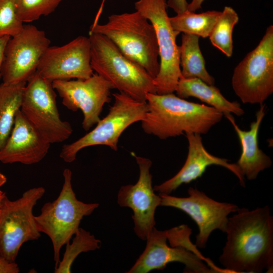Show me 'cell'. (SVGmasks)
<instances>
[{
    "instance_id": "484cf974",
    "label": "cell",
    "mask_w": 273,
    "mask_h": 273,
    "mask_svg": "<svg viewBox=\"0 0 273 273\" xmlns=\"http://www.w3.org/2000/svg\"><path fill=\"white\" fill-rule=\"evenodd\" d=\"M62 0H13L16 13L23 22H31L54 12Z\"/></svg>"
},
{
    "instance_id": "3957f363",
    "label": "cell",
    "mask_w": 273,
    "mask_h": 273,
    "mask_svg": "<svg viewBox=\"0 0 273 273\" xmlns=\"http://www.w3.org/2000/svg\"><path fill=\"white\" fill-rule=\"evenodd\" d=\"M89 33L108 37L127 58L137 63L154 78L160 64L155 29L138 11L112 14L104 24L92 25Z\"/></svg>"
},
{
    "instance_id": "d6a6232c",
    "label": "cell",
    "mask_w": 273,
    "mask_h": 273,
    "mask_svg": "<svg viewBox=\"0 0 273 273\" xmlns=\"http://www.w3.org/2000/svg\"><path fill=\"white\" fill-rule=\"evenodd\" d=\"M6 194L5 193H4L2 195L0 196V205H1V202H2V200L3 198V197H4V196L6 195Z\"/></svg>"
},
{
    "instance_id": "4316f807",
    "label": "cell",
    "mask_w": 273,
    "mask_h": 273,
    "mask_svg": "<svg viewBox=\"0 0 273 273\" xmlns=\"http://www.w3.org/2000/svg\"><path fill=\"white\" fill-rule=\"evenodd\" d=\"M23 26L16 13L13 0H0V37L14 36L22 31Z\"/></svg>"
},
{
    "instance_id": "8fae6325",
    "label": "cell",
    "mask_w": 273,
    "mask_h": 273,
    "mask_svg": "<svg viewBox=\"0 0 273 273\" xmlns=\"http://www.w3.org/2000/svg\"><path fill=\"white\" fill-rule=\"evenodd\" d=\"M50 44L44 31L33 25H24L22 31L11 37L6 46L0 69L3 83H26L36 72Z\"/></svg>"
},
{
    "instance_id": "ac0fdd59",
    "label": "cell",
    "mask_w": 273,
    "mask_h": 273,
    "mask_svg": "<svg viewBox=\"0 0 273 273\" xmlns=\"http://www.w3.org/2000/svg\"><path fill=\"white\" fill-rule=\"evenodd\" d=\"M189 148L186 160L180 170L172 177L153 187L159 194H170L184 184H189L202 176L207 167L215 165L226 168L238 178L245 187L244 176L236 164L230 163L225 158L215 156L205 148L201 134L186 133Z\"/></svg>"
},
{
    "instance_id": "30bf717a",
    "label": "cell",
    "mask_w": 273,
    "mask_h": 273,
    "mask_svg": "<svg viewBox=\"0 0 273 273\" xmlns=\"http://www.w3.org/2000/svg\"><path fill=\"white\" fill-rule=\"evenodd\" d=\"M56 97L52 82L36 72L26 82L20 108L24 116L51 144L64 142L73 132L70 123L61 119Z\"/></svg>"
},
{
    "instance_id": "44dd1931",
    "label": "cell",
    "mask_w": 273,
    "mask_h": 273,
    "mask_svg": "<svg viewBox=\"0 0 273 273\" xmlns=\"http://www.w3.org/2000/svg\"><path fill=\"white\" fill-rule=\"evenodd\" d=\"M199 36L183 33L179 46V60L181 78H198L209 85H214V78L205 68V62L201 53Z\"/></svg>"
},
{
    "instance_id": "7c38bea8",
    "label": "cell",
    "mask_w": 273,
    "mask_h": 273,
    "mask_svg": "<svg viewBox=\"0 0 273 273\" xmlns=\"http://www.w3.org/2000/svg\"><path fill=\"white\" fill-rule=\"evenodd\" d=\"M188 192L189 196L186 197L159 194L160 206L175 208L188 215L199 229L195 245L204 248L212 232L219 230L225 232L228 216L236 212L239 207L233 203L215 201L196 188L189 187Z\"/></svg>"
},
{
    "instance_id": "d6986e66",
    "label": "cell",
    "mask_w": 273,
    "mask_h": 273,
    "mask_svg": "<svg viewBox=\"0 0 273 273\" xmlns=\"http://www.w3.org/2000/svg\"><path fill=\"white\" fill-rule=\"evenodd\" d=\"M265 113V105L262 104L256 113L255 120L251 123L250 129L247 131L238 126L231 114L225 116L232 123L241 144L242 152L236 164L249 180L256 179L260 172L272 164L270 158L259 149L258 143L260 126Z\"/></svg>"
},
{
    "instance_id": "9c48e42d",
    "label": "cell",
    "mask_w": 273,
    "mask_h": 273,
    "mask_svg": "<svg viewBox=\"0 0 273 273\" xmlns=\"http://www.w3.org/2000/svg\"><path fill=\"white\" fill-rule=\"evenodd\" d=\"M135 9L153 25L157 39L160 68L154 78L156 94L164 95L175 91L181 77L179 46L176 43L179 32L174 30L166 11L165 0H139Z\"/></svg>"
},
{
    "instance_id": "5b68a950",
    "label": "cell",
    "mask_w": 273,
    "mask_h": 273,
    "mask_svg": "<svg viewBox=\"0 0 273 273\" xmlns=\"http://www.w3.org/2000/svg\"><path fill=\"white\" fill-rule=\"evenodd\" d=\"M64 182L56 200L46 203L38 215L34 216L38 231L47 235L53 248L55 267L60 261L62 247L70 242L84 217L97 208V203H86L78 200L72 185V171L64 170Z\"/></svg>"
},
{
    "instance_id": "8992f818",
    "label": "cell",
    "mask_w": 273,
    "mask_h": 273,
    "mask_svg": "<svg viewBox=\"0 0 273 273\" xmlns=\"http://www.w3.org/2000/svg\"><path fill=\"white\" fill-rule=\"evenodd\" d=\"M112 95L114 98L113 105L96 126L78 140L62 146L60 157L64 162H73L80 150L90 146L104 145L116 151L119 139L123 131L144 119L148 111L146 101L135 100L120 92Z\"/></svg>"
},
{
    "instance_id": "6da1fadb",
    "label": "cell",
    "mask_w": 273,
    "mask_h": 273,
    "mask_svg": "<svg viewBox=\"0 0 273 273\" xmlns=\"http://www.w3.org/2000/svg\"><path fill=\"white\" fill-rule=\"evenodd\" d=\"M229 217L226 241L219 257L230 273L273 272V216L266 205L238 208Z\"/></svg>"
},
{
    "instance_id": "277c9868",
    "label": "cell",
    "mask_w": 273,
    "mask_h": 273,
    "mask_svg": "<svg viewBox=\"0 0 273 273\" xmlns=\"http://www.w3.org/2000/svg\"><path fill=\"white\" fill-rule=\"evenodd\" d=\"M89 34L91 67L113 88L142 102L146 101L147 93H156L154 78L144 68L125 56L105 35Z\"/></svg>"
},
{
    "instance_id": "7402d4cb",
    "label": "cell",
    "mask_w": 273,
    "mask_h": 273,
    "mask_svg": "<svg viewBox=\"0 0 273 273\" xmlns=\"http://www.w3.org/2000/svg\"><path fill=\"white\" fill-rule=\"evenodd\" d=\"M26 84H0V150L12 131L16 114L20 109Z\"/></svg>"
},
{
    "instance_id": "9a60e30c",
    "label": "cell",
    "mask_w": 273,
    "mask_h": 273,
    "mask_svg": "<svg viewBox=\"0 0 273 273\" xmlns=\"http://www.w3.org/2000/svg\"><path fill=\"white\" fill-rule=\"evenodd\" d=\"M138 164L140 174L134 185L120 187L117 195V203L121 207L130 208L133 211L134 232L141 240H146L155 227V214L161 205V197L152 187L150 168L152 162L147 158L139 156L132 152Z\"/></svg>"
},
{
    "instance_id": "83f0119b",
    "label": "cell",
    "mask_w": 273,
    "mask_h": 273,
    "mask_svg": "<svg viewBox=\"0 0 273 273\" xmlns=\"http://www.w3.org/2000/svg\"><path fill=\"white\" fill-rule=\"evenodd\" d=\"M20 269L15 262H10L0 257V273H18Z\"/></svg>"
},
{
    "instance_id": "2e32d148",
    "label": "cell",
    "mask_w": 273,
    "mask_h": 273,
    "mask_svg": "<svg viewBox=\"0 0 273 273\" xmlns=\"http://www.w3.org/2000/svg\"><path fill=\"white\" fill-rule=\"evenodd\" d=\"M52 82L72 79H85L94 74L90 65L89 37L79 36L62 46H50L36 71Z\"/></svg>"
},
{
    "instance_id": "ffe728a7",
    "label": "cell",
    "mask_w": 273,
    "mask_h": 273,
    "mask_svg": "<svg viewBox=\"0 0 273 273\" xmlns=\"http://www.w3.org/2000/svg\"><path fill=\"white\" fill-rule=\"evenodd\" d=\"M179 98L185 99L194 97L216 109L225 116L233 113L237 116L244 114L240 104L225 99L220 90L198 78H180L175 91Z\"/></svg>"
},
{
    "instance_id": "f1b7e54d",
    "label": "cell",
    "mask_w": 273,
    "mask_h": 273,
    "mask_svg": "<svg viewBox=\"0 0 273 273\" xmlns=\"http://www.w3.org/2000/svg\"><path fill=\"white\" fill-rule=\"evenodd\" d=\"M189 4L187 0H168L167 6L177 14H181L188 10Z\"/></svg>"
},
{
    "instance_id": "1f68e13d",
    "label": "cell",
    "mask_w": 273,
    "mask_h": 273,
    "mask_svg": "<svg viewBox=\"0 0 273 273\" xmlns=\"http://www.w3.org/2000/svg\"><path fill=\"white\" fill-rule=\"evenodd\" d=\"M7 177L5 175L0 172V188L7 182ZM4 192L0 189V196L2 195Z\"/></svg>"
},
{
    "instance_id": "e0dca14e",
    "label": "cell",
    "mask_w": 273,
    "mask_h": 273,
    "mask_svg": "<svg viewBox=\"0 0 273 273\" xmlns=\"http://www.w3.org/2000/svg\"><path fill=\"white\" fill-rule=\"evenodd\" d=\"M51 145L20 109L16 114L12 131L0 150V162L25 165L37 163L46 156Z\"/></svg>"
},
{
    "instance_id": "cb8c5ba5",
    "label": "cell",
    "mask_w": 273,
    "mask_h": 273,
    "mask_svg": "<svg viewBox=\"0 0 273 273\" xmlns=\"http://www.w3.org/2000/svg\"><path fill=\"white\" fill-rule=\"evenodd\" d=\"M238 21L239 17L236 11L232 7L225 6L209 36L213 46L228 57L233 54L232 33Z\"/></svg>"
},
{
    "instance_id": "f546056e",
    "label": "cell",
    "mask_w": 273,
    "mask_h": 273,
    "mask_svg": "<svg viewBox=\"0 0 273 273\" xmlns=\"http://www.w3.org/2000/svg\"><path fill=\"white\" fill-rule=\"evenodd\" d=\"M11 37L5 36L0 37V69L3 60L4 54L6 46ZM1 78V74H0Z\"/></svg>"
},
{
    "instance_id": "603a6c76",
    "label": "cell",
    "mask_w": 273,
    "mask_h": 273,
    "mask_svg": "<svg viewBox=\"0 0 273 273\" xmlns=\"http://www.w3.org/2000/svg\"><path fill=\"white\" fill-rule=\"evenodd\" d=\"M221 12L208 11L200 14L187 10L169 17L173 29L179 33H189L206 38L209 37Z\"/></svg>"
},
{
    "instance_id": "4dcf8cb0",
    "label": "cell",
    "mask_w": 273,
    "mask_h": 273,
    "mask_svg": "<svg viewBox=\"0 0 273 273\" xmlns=\"http://www.w3.org/2000/svg\"><path fill=\"white\" fill-rule=\"evenodd\" d=\"M204 0H192L190 4H189L188 10L191 12H195L200 9L201 5Z\"/></svg>"
},
{
    "instance_id": "52a82bcc",
    "label": "cell",
    "mask_w": 273,
    "mask_h": 273,
    "mask_svg": "<svg viewBox=\"0 0 273 273\" xmlns=\"http://www.w3.org/2000/svg\"><path fill=\"white\" fill-rule=\"evenodd\" d=\"M45 192L38 187L25 191L14 201L4 196L0 205V257L15 262L24 243L40 237L33 209Z\"/></svg>"
},
{
    "instance_id": "d4e9b609",
    "label": "cell",
    "mask_w": 273,
    "mask_h": 273,
    "mask_svg": "<svg viewBox=\"0 0 273 273\" xmlns=\"http://www.w3.org/2000/svg\"><path fill=\"white\" fill-rule=\"evenodd\" d=\"M101 241L89 232L79 228L71 243L66 245L63 258L57 267L55 273H70L72 265L76 257L82 252L94 251L100 248Z\"/></svg>"
},
{
    "instance_id": "7a4b0ae2",
    "label": "cell",
    "mask_w": 273,
    "mask_h": 273,
    "mask_svg": "<svg viewBox=\"0 0 273 273\" xmlns=\"http://www.w3.org/2000/svg\"><path fill=\"white\" fill-rule=\"evenodd\" d=\"M148 111L141 121L144 131L160 139L184 133L206 134L223 115L204 104L189 102L173 93H147Z\"/></svg>"
},
{
    "instance_id": "4fadbf2b",
    "label": "cell",
    "mask_w": 273,
    "mask_h": 273,
    "mask_svg": "<svg viewBox=\"0 0 273 273\" xmlns=\"http://www.w3.org/2000/svg\"><path fill=\"white\" fill-rule=\"evenodd\" d=\"M166 230L154 227L148 234L146 248L127 273H147L154 269H163L170 263L184 264L185 272L192 273L223 272L209 259L184 247L169 246Z\"/></svg>"
},
{
    "instance_id": "5bb4252c",
    "label": "cell",
    "mask_w": 273,
    "mask_h": 273,
    "mask_svg": "<svg viewBox=\"0 0 273 273\" xmlns=\"http://www.w3.org/2000/svg\"><path fill=\"white\" fill-rule=\"evenodd\" d=\"M53 88L68 109L83 114L82 128L88 130L100 120L103 106L111 101L112 85L97 73L85 79L56 80Z\"/></svg>"
},
{
    "instance_id": "ba28073f",
    "label": "cell",
    "mask_w": 273,
    "mask_h": 273,
    "mask_svg": "<svg viewBox=\"0 0 273 273\" xmlns=\"http://www.w3.org/2000/svg\"><path fill=\"white\" fill-rule=\"evenodd\" d=\"M244 103L261 105L273 93V26H269L257 46L235 67L232 80Z\"/></svg>"
}]
</instances>
